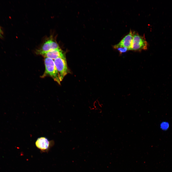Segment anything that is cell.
<instances>
[{"mask_svg": "<svg viewBox=\"0 0 172 172\" xmlns=\"http://www.w3.org/2000/svg\"><path fill=\"white\" fill-rule=\"evenodd\" d=\"M44 62L45 70L42 76V77L49 76L59 84L60 85L61 81L54 60L49 58H45Z\"/></svg>", "mask_w": 172, "mask_h": 172, "instance_id": "cell-1", "label": "cell"}, {"mask_svg": "<svg viewBox=\"0 0 172 172\" xmlns=\"http://www.w3.org/2000/svg\"><path fill=\"white\" fill-rule=\"evenodd\" d=\"M148 43L144 37L133 32V37L131 50L140 51L147 49Z\"/></svg>", "mask_w": 172, "mask_h": 172, "instance_id": "cell-2", "label": "cell"}, {"mask_svg": "<svg viewBox=\"0 0 172 172\" xmlns=\"http://www.w3.org/2000/svg\"><path fill=\"white\" fill-rule=\"evenodd\" d=\"M54 61L61 82L64 77L69 73L65 56L59 57L54 60Z\"/></svg>", "mask_w": 172, "mask_h": 172, "instance_id": "cell-3", "label": "cell"}, {"mask_svg": "<svg viewBox=\"0 0 172 172\" xmlns=\"http://www.w3.org/2000/svg\"><path fill=\"white\" fill-rule=\"evenodd\" d=\"M59 48V45L55 41L50 38L44 42L40 48L37 50L36 53L40 55L50 50Z\"/></svg>", "mask_w": 172, "mask_h": 172, "instance_id": "cell-4", "label": "cell"}, {"mask_svg": "<svg viewBox=\"0 0 172 172\" xmlns=\"http://www.w3.org/2000/svg\"><path fill=\"white\" fill-rule=\"evenodd\" d=\"M54 141L49 140L46 137H41L38 138L35 143L36 147L43 151H48L54 145Z\"/></svg>", "mask_w": 172, "mask_h": 172, "instance_id": "cell-5", "label": "cell"}, {"mask_svg": "<svg viewBox=\"0 0 172 172\" xmlns=\"http://www.w3.org/2000/svg\"><path fill=\"white\" fill-rule=\"evenodd\" d=\"M133 37V32L130 30L129 33L120 41L118 44L113 46V48L116 49L121 47L127 48L131 50Z\"/></svg>", "mask_w": 172, "mask_h": 172, "instance_id": "cell-6", "label": "cell"}, {"mask_svg": "<svg viewBox=\"0 0 172 172\" xmlns=\"http://www.w3.org/2000/svg\"><path fill=\"white\" fill-rule=\"evenodd\" d=\"M40 55L44 58H49L53 60L65 55L63 51L60 48L50 50L42 53Z\"/></svg>", "mask_w": 172, "mask_h": 172, "instance_id": "cell-7", "label": "cell"}, {"mask_svg": "<svg viewBox=\"0 0 172 172\" xmlns=\"http://www.w3.org/2000/svg\"><path fill=\"white\" fill-rule=\"evenodd\" d=\"M116 49L118 51L120 54L124 53L129 50L127 48H125L119 47Z\"/></svg>", "mask_w": 172, "mask_h": 172, "instance_id": "cell-8", "label": "cell"}, {"mask_svg": "<svg viewBox=\"0 0 172 172\" xmlns=\"http://www.w3.org/2000/svg\"><path fill=\"white\" fill-rule=\"evenodd\" d=\"M161 127L162 128L166 129L168 127V124H167V123H162L161 124Z\"/></svg>", "mask_w": 172, "mask_h": 172, "instance_id": "cell-9", "label": "cell"}, {"mask_svg": "<svg viewBox=\"0 0 172 172\" xmlns=\"http://www.w3.org/2000/svg\"><path fill=\"white\" fill-rule=\"evenodd\" d=\"M0 32L2 34H3V31H2V30L1 28L0 27Z\"/></svg>", "mask_w": 172, "mask_h": 172, "instance_id": "cell-10", "label": "cell"}, {"mask_svg": "<svg viewBox=\"0 0 172 172\" xmlns=\"http://www.w3.org/2000/svg\"><path fill=\"white\" fill-rule=\"evenodd\" d=\"M2 34L0 33V37H2Z\"/></svg>", "mask_w": 172, "mask_h": 172, "instance_id": "cell-11", "label": "cell"}]
</instances>
